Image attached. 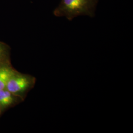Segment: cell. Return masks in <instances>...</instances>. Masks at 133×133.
I'll return each mask as SVG.
<instances>
[{
	"instance_id": "obj_3",
	"label": "cell",
	"mask_w": 133,
	"mask_h": 133,
	"mask_svg": "<svg viewBox=\"0 0 133 133\" xmlns=\"http://www.w3.org/2000/svg\"><path fill=\"white\" fill-rule=\"evenodd\" d=\"M22 97L15 95L4 88L0 90V109L1 112L24 101Z\"/></svg>"
},
{
	"instance_id": "obj_1",
	"label": "cell",
	"mask_w": 133,
	"mask_h": 133,
	"mask_svg": "<svg viewBox=\"0 0 133 133\" xmlns=\"http://www.w3.org/2000/svg\"><path fill=\"white\" fill-rule=\"evenodd\" d=\"M98 2L99 0H60L53 13L56 17H64L69 21L79 16L93 18Z\"/></svg>"
},
{
	"instance_id": "obj_5",
	"label": "cell",
	"mask_w": 133,
	"mask_h": 133,
	"mask_svg": "<svg viewBox=\"0 0 133 133\" xmlns=\"http://www.w3.org/2000/svg\"><path fill=\"white\" fill-rule=\"evenodd\" d=\"M10 48L6 43L0 41V66L10 64Z\"/></svg>"
},
{
	"instance_id": "obj_2",
	"label": "cell",
	"mask_w": 133,
	"mask_h": 133,
	"mask_svg": "<svg viewBox=\"0 0 133 133\" xmlns=\"http://www.w3.org/2000/svg\"><path fill=\"white\" fill-rule=\"evenodd\" d=\"M36 81L33 76L16 71L8 81L5 88L25 99L27 93L33 88Z\"/></svg>"
},
{
	"instance_id": "obj_6",
	"label": "cell",
	"mask_w": 133,
	"mask_h": 133,
	"mask_svg": "<svg viewBox=\"0 0 133 133\" xmlns=\"http://www.w3.org/2000/svg\"><path fill=\"white\" fill-rule=\"evenodd\" d=\"M1 114H2V112H1V109H0V115Z\"/></svg>"
},
{
	"instance_id": "obj_4",
	"label": "cell",
	"mask_w": 133,
	"mask_h": 133,
	"mask_svg": "<svg viewBox=\"0 0 133 133\" xmlns=\"http://www.w3.org/2000/svg\"><path fill=\"white\" fill-rule=\"evenodd\" d=\"M16 71L11 63L0 66V90L5 88L8 81Z\"/></svg>"
}]
</instances>
